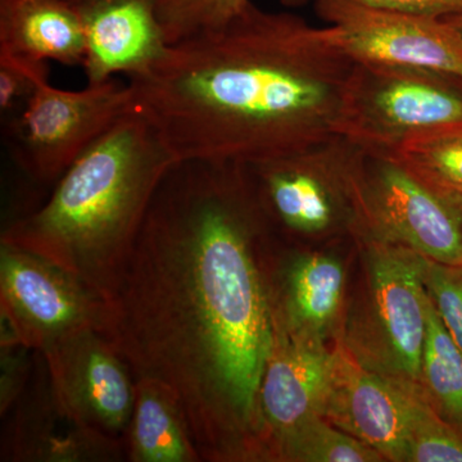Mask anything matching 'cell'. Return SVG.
<instances>
[{
	"mask_svg": "<svg viewBox=\"0 0 462 462\" xmlns=\"http://www.w3.org/2000/svg\"><path fill=\"white\" fill-rule=\"evenodd\" d=\"M245 166L272 229L300 238L363 233L367 154L345 136Z\"/></svg>",
	"mask_w": 462,
	"mask_h": 462,
	"instance_id": "cell-4",
	"label": "cell"
},
{
	"mask_svg": "<svg viewBox=\"0 0 462 462\" xmlns=\"http://www.w3.org/2000/svg\"><path fill=\"white\" fill-rule=\"evenodd\" d=\"M419 388L439 415L462 428V351L428 294Z\"/></svg>",
	"mask_w": 462,
	"mask_h": 462,
	"instance_id": "cell-19",
	"label": "cell"
},
{
	"mask_svg": "<svg viewBox=\"0 0 462 462\" xmlns=\"http://www.w3.org/2000/svg\"><path fill=\"white\" fill-rule=\"evenodd\" d=\"M324 342L275 329L258 393L264 457L267 446L276 437L311 416L321 415L336 364V354Z\"/></svg>",
	"mask_w": 462,
	"mask_h": 462,
	"instance_id": "cell-15",
	"label": "cell"
},
{
	"mask_svg": "<svg viewBox=\"0 0 462 462\" xmlns=\"http://www.w3.org/2000/svg\"><path fill=\"white\" fill-rule=\"evenodd\" d=\"M36 351L23 345L0 346V415L23 396L35 369Z\"/></svg>",
	"mask_w": 462,
	"mask_h": 462,
	"instance_id": "cell-26",
	"label": "cell"
},
{
	"mask_svg": "<svg viewBox=\"0 0 462 462\" xmlns=\"http://www.w3.org/2000/svg\"><path fill=\"white\" fill-rule=\"evenodd\" d=\"M266 457L291 462H380L383 456L321 415L306 419L276 437Z\"/></svg>",
	"mask_w": 462,
	"mask_h": 462,
	"instance_id": "cell-21",
	"label": "cell"
},
{
	"mask_svg": "<svg viewBox=\"0 0 462 462\" xmlns=\"http://www.w3.org/2000/svg\"><path fill=\"white\" fill-rule=\"evenodd\" d=\"M47 80H50L48 62L0 53L2 120H8L12 116L18 114L41 84Z\"/></svg>",
	"mask_w": 462,
	"mask_h": 462,
	"instance_id": "cell-25",
	"label": "cell"
},
{
	"mask_svg": "<svg viewBox=\"0 0 462 462\" xmlns=\"http://www.w3.org/2000/svg\"><path fill=\"white\" fill-rule=\"evenodd\" d=\"M176 162L133 106L58 179L44 205L3 229L0 242L47 258L107 297Z\"/></svg>",
	"mask_w": 462,
	"mask_h": 462,
	"instance_id": "cell-3",
	"label": "cell"
},
{
	"mask_svg": "<svg viewBox=\"0 0 462 462\" xmlns=\"http://www.w3.org/2000/svg\"><path fill=\"white\" fill-rule=\"evenodd\" d=\"M445 20L451 23L452 25L457 27V29H460L462 32V14H458V16L446 17Z\"/></svg>",
	"mask_w": 462,
	"mask_h": 462,
	"instance_id": "cell-28",
	"label": "cell"
},
{
	"mask_svg": "<svg viewBox=\"0 0 462 462\" xmlns=\"http://www.w3.org/2000/svg\"><path fill=\"white\" fill-rule=\"evenodd\" d=\"M273 327L325 340L336 325L346 273L336 257L307 254L291 257L275 279L267 273Z\"/></svg>",
	"mask_w": 462,
	"mask_h": 462,
	"instance_id": "cell-16",
	"label": "cell"
},
{
	"mask_svg": "<svg viewBox=\"0 0 462 462\" xmlns=\"http://www.w3.org/2000/svg\"><path fill=\"white\" fill-rule=\"evenodd\" d=\"M422 285L462 351V263L446 264L418 254Z\"/></svg>",
	"mask_w": 462,
	"mask_h": 462,
	"instance_id": "cell-24",
	"label": "cell"
},
{
	"mask_svg": "<svg viewBox=\"0 0 462 462\" xmlns=\"http://www.w3.org/2000/svg\"><path fill=\"white\" fill-rule=\"evenodd\" d=\"M354 65L325 27L251 3L129 84L178 161L254 165L337 135Z\"/></svg>",
	"mask_w": 462,
	"mask_h": 462,
	"instance_id": "cell-2",
	"label": "cell"
},
{
	"mask_svg": "<svg viewBox=\"0 0 462 462\" xmlns=\"http://www.w3.org/2000/svg\"><path fill=\"white\" fill-rule=\"evenodd\" d=\"M321 416L372 447L384 460L407 461L406 392L402 383L358 363L340 343Z\"/></svg>",
	"mask_w": 462,
	"mask_h": 462,
	"instance_id": "cell-14",
	"label": "cell"
},
{
	"mask_svg": "<svg viewBox=\"0 0 462 462\" xmlns=\"http://www.w3.org/2000/svg\"><path fill=\"white\" fill-rule=\"evenodd\" d=\"M462 123V84L428 72L355 63L337 134L373 158L410 136Z\"/></svg>",
	"mask_w": 462,
	"mask_h": 462,
	"instance_id": "cell-6",
	"label": "cell"
},
{
	"mask_svg": "<svg viewBox=\"0 0 462 462\" xmlns=\"http://www.w3.org/2000/svg\"><path fill=\"white\" fill-rule=\"evenodd\" d=\"M251 0H160L158 18L171 45L229 25Z\"/></svg>",
	"mask_w": 462,
	"mask_h": 462,
	"instance_id": "cell-23",
	"label": "cell"
},
{
	"mask_svg": "<svg viewBox=\"0 0 462 462\" xmlns=\"http://www.w3.org/2000/svg\"><path fill=\"white\" fill-rule=\"evenodd\" d=\"M85 38L88 85L115 75L142 78L163 60L170 45L158 18L160 0H69Z\"/></svg>",
	"mask_w": 462,
	"mask_h": 462,
	"instance_id": "cell-13",
	"label": "cell"
},
{
	"mask_svg": "<svg viewBox=\"0 0 462 462\" xmlns=\"http://www.w3.org/2000/svg\"><path fill=\"white\" fill-rule=\"evenodd\" d=\"M0 318L23 346L44 351L75 331L107 333V297L47 258L0 242Z\"/></svg>",
	"mask_w": 462,
	"mask_h": 462,
	"instance_id": "cell-8",
	"label": "cell"
},
{
	"mask_svg": "<svg viewBox=\"0 0 462 462\" xmlns=\"http://www.w3.org/2000/svg\"><path fill=\"white\" fill-rule=\"evenodd\" d=\"M366 291L342 345L366 369L419 387L427 331V291L418 254L364 234Z\"/></svg>",
	"mask_w": 462,
	"mask_h": 462,
	"instance_id": "cell-5",
	"label": "cell"
},
{
	"mask_svg": "<svg viewBox=\"0 0 462 462\" xmlns=\"http://www.w3.org/2000/svg\"><path fill=\"white\" fill-rule=\"evenodd\" d=\"M247 166L178 161L108 291V338L180 401L202 461L263 457L258 393L275 339Z\"/></svg>",
	"mask_w": 462,
	"mask_h": 462,
	"instance_id": "cell-1",
	"label": "cell"
},
{
	"mask_svg": "<svg viewBox=\"0 0 462 462\" xmlns=\"http://www.w3.org/2000/svg\"><path fill=\"white\" fill-rule=\"evenodd\" d=\"M0 53L83 67L80 18L69 0H0Z\"/></svg>",
	"mask_w": 462,
	"mask_h": 462,
	"instance_id": "cell-17",
	"label": "cell"
},
{
	"mask_svg": "<svg viewBox=\"0 0 462 462\" xmlns=\"http://www.w3.org/2000/svg\"><path fill=\"white\" fill-rule=\"evenodd\" d=\"M389 160L431 189L462 202V123L410 136Z\"/></svg>",
	"mask_w": 462,
	"mask_h": 462,
	"instance_id": "cell-20",
	"label": "cell"
},
{
	"mask_svg": "<svg viewBox=\"0 0 462 462\" xmlns=\"http://www.w3.org/2000/svg\"><path fill=\"white\" fill-rule=\"evenodd\" d=\"M288 7H298L310 2L321 0H281ZM352 3L361 7L379 9V11L394 12V14H415L446 18L462 14V0H340Z\"/></svg>",
	"mask_w": 462,
	"mask_h": 462,
	"instance_id": "cell-27",
	"label": "cell"
},
{
	"mask_svg": "<svg viewBox=\"0 0 462 462\" xmlns=\"http://www.w3.org/2000/svg\"><path fill=\"white\" fill-rule=\"evenodd\" d=\"M8 413L11 416L2 438V461L126 460L123 440L90 427L60 401L41 352H36L35 369L29 385Z\"/></svg>",
	"mask_w": 462,
	"mask_h": 462,
	"instance_id": "cell-12",
	"label": "cell"
},
{
	"mask_svg": "<svg viewBox=\"0 0 462 462\" xmlns=\"http://www.w3.org/2000/svg\"><path fill=\"white\" fill-rule=\"evenodd\" d=\"M328 36L355 63L428 72L462 84V32L445 18L316 3Z\"/></svg>",
	"mask_w": 462,
	"mask_h": 462,
	"instance_id": "cell-9",
	"label": "cell"
},
{
	"mask_svg": "<svg viewBox=\"0 0 462 462\" xmlns=\"http://www.w3.org/2000/svg\"><path fill=\"white\" fill-rule=\"evenodd\" d=\"M41 355L60 401L90 427L124 442L136 378L107 334L75 331Z\"/></svg>",
	"mask_w": 462,
	"mask_h": 462,
	"instance_id": "cell-11",
	"label": "cell"
},
{
	"mask_svg": "<svg viewBox=\"0 0 462 462\" xmlns=\"http://www.w3.org/2000/svg\"><path fill=\"white\" fill-rule=\"evenodd\" d=\"M133 106L129 81L114 78L71 91L47 80L18 114L3 121V135L18 169L36 184L53 187Z\"/></svg>",
	"mask_w": 462,
	"mask_h": 462,
	"instance_id": "cell-7",
	"label": "cell"
},
{
	"mask_svg": "<svg viewBox=\"0 0 462 462\" xmlns=\"http://www.w3.org/2000/svg\"><path fill=\"white\" fill-rule=\"evenodd\" d=\"M402 385L409 419L407 462H462V428L439 415L418 385Z\"/></svg>",
	"mask_w": 462,
	"mask_h": 462,
	"instance_id": "cell-22",
	"label": "cell"
},
{
	"mask_svg": "<svg viewBox=\"0 0 462 462\" xmlns=\"http://www.w3.org/2000/svg\"><path fill=\"white\" fill-rule=\"evenodd\" d=\"M428 260L462 263V202L438 193L389 158L367 156L364 230Z\"/></svg>",
	"mask_w": 462,
	"mask_h": 462,
	"instance_id": "cell-10",
	"label": "cell"
},
{
	"mask_svg": "<svg viewBox=\"0 0 462 462\" xmlns=\"http://www.w3.org/2000/svg\"><path fill=\"white\" fill-rule=\"evenodd\" d=\"M124 448L130 462H202L180 401L154 379H136Z\"/></svg>",
	"mask_w": 462,
	"mask_h": 462,
	"instance_id": "cell-18",
	"label": "cell"
}]
</instances>
